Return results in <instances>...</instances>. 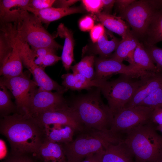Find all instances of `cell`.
Here are the masks:
<instances>
[{
    "label": "cell",
    "instance_id": "1",
    "mask_svg": "<svg viewBox=\"0 0 162 162\" xmlns=\"http://www.w3.org/2000/svg\"><path fill=\"white\" fill-rule=\"evenodd\" d=\"M0 132L8 140L13 155L35 156L46 139L44 127L27 114L15 113L1 117Z\"/></svg>",
    "mask_w": 162,
    "mask_h": 162
},
{
    "label": "cell",
    "instance_id": "2",
    "mask_svg": "<svg viewBox=\"0 0 162 162\" xmlns=\"http://www.w3.org/2000/svg\"><path fill=\"white\" fill-rule=\"evenodd\" d=\"M97 88L94 91L76 98L70 106L85 127L109 131L113 115L108 106L103 102L100 89Z\"/></svg>",
    "mask_w": 162,
    "mask_h": 162
},
{
    "label": "cell",
    "instance_id": "3",
    "mask_svg": "<svg viewBox=\"0 0 162 162\" xmlns=\"http://www.w3.org/2000/svg\"><path fill=\"white\" fill-rule=\"evenodd\" d=\"M152 122L127 131L123 140L139 162H160L162 159V136Z\"/></svg>",
    "mask_w": 162,
    "mask_h": 162
},
{
    "label": "cell",
    "instance_id": "4",
    "mask_svg": "<svg viewBox=\"0 0 162 162\" xmlns=\"http://www.w3.org/2000/svg\"><path fill=\"white\" fill-rule=\"evenodd\" d=\"M71 142L62 144L67 162H79L88 156L101 152L118 136L109 131H104L85 127Z\"/></svg>",
    "mask_w": 162,
    "mask_h": 162
},
{
    "label": "cell",
    "instance_id": "5",
    "mask_svg": "<svg viewBox=\"0 0 162 162\" xmlns=\"http://www.w3.org/2000/svg\"><path fill=\"white\" fill-rule=\"evenodd\" d=\"M152 75L138 79L125 74L110 81L101 80L98 88L107 100L113 115L124 108L136 90Z\"/></svg>",
    "mask_w": 162,
    "mask_h": 162
},
{
    "label": "cell",
    "instance_id": "6",
    "mask_svg": "<svg viewBox=\"0 0 162 162\" xmlns=\"http://www.w3.org/2000/svg\"><path fill=\"white\" fill-rule=\"evenodd\" d=\"M16 36L22 43H27L32 48L47 47L56 50L63 46L58 44L45 29L37 17L26 11L17 23H14Z\"/></svg>",
    "mask_w": 162,
    "mask_h": 162
},
{
    "label": "cell",
    "instance_id": "7",
    "mask_svg": "<svg viewBox=\"0 0 162 162\" xmlns=\"http://www.w3.org/2000/svg\"><path fill=\"white\" fill-rule=\"evenodd\" d=\"M153 108L139 106L124 108L113 115L109 130L112 135L121 136L139 125L151 122Z\"/></svg>",
    "mask_w": 162,
    "mask_h": 162
},
{
    "label": "cell",
    "instance_id": "8",
    "mask_svg": "<svg viewBox=\"0 0 162 162\" xmlns=\"http://www.w3.org/2000/svg\"><path fill=\"white\" fill-rule=\"evenodd\" d=\"M155 10L149 0H136L119 16L127 21L135 37L143 40Z\"/></svg>",
    "mask_w": 162,
    "mask_h": 162
},
{
    "label": "cell",
    "instance_id": "9",
    "mask_svg": "<svg viewBox=\"0 0 162 162\" xmlns=\"http://www.w3.org/2000/svg\"><path fill=\"white\" fill-rule=\"evenodd\" d=\"M0 84L6 87L14 97L17 113L26 114L29 97L32 92L38 86L37 84L25 72L11 78L1 76Z\"/></svg>",
    "mask_w": 162,
    "mask_h": 162
},
{
    "label": "cell",
    "instance_id": "10",
    "mask_svg": "<svg viewBox=\"0 0 162 162\" xmlns=\"http://www.w3.org/2000/svg\"><path fill=\"white\" fill-rule=\"evenodd\" d=\"M63 94L37 88L30 95L26 114L32 116L68 106Z\"/></svg>",
    "mask_w": 162,
    "mask_h": 162
},
{
    "label": "cell",
    "instance_id": "11",
    "mask_svg": "<svg viewBox=\"0 0 162 162\" xmlns=\"http://www.w3.org/2000/svg\"><path fill=\"white\" fill-rule=\"evenodd\" d=\"M95 68L94 79L107 80L116 74H125L139 78L149 74L150 72L140 69L135 64L125 65L122 63L110 58L99 57L95 58Z\"/></svg>",
    "mask_w": 162,
    "mask_h": 162
},
{
    "label": "cell",
    "instance_id": "12",
    "mask_svg": "<svg viewBox=\"0 0 162 162\" xmlns=\"http://www.w3.org/2000/svg\"><path fill=\"white\" fill-rule=\"evenodd\" d=\"M31 116L43 127L46 125L55 124L68 125L77 133L85 127L76 114L69 105Z\"/></svg>",
    "mask_w": 162,
    "mask_h": 162
},
{
    "label": "cell",
    "instance_id": "13",
    "mask_svg": "<svg viewBox=\"0 0 162 162\" xmlns=\"http://www.w3.org/2000/svg\"><path fill=\"white\" fill-rule=\"evenodd\" d=\"M134 156L122 136L108 143L100 154V162H133Z\"/></svg>",
    "mask_w": 162,
    "mask_h": 162
},
{
    "label": "cell",
    "instance_id": "14",
    "mask_svg": "<svg viewBox=\"0 0 162 162\" xmlns=\"http://www.w3.org/2000/svg\"><path fill=\"white\" fill-rule=\"evenodd\" d=\"M30 0H0V24L18 22L27 11Z\"/></svg>",
    "mask_w": 162,
    "mask_h": 162
},
{
    "label": "cell",
    "instance_id": "15",
    "mask_svg": "<svg viewBox=\"0 0 162 162\" xmlns=\"http://www.w3.org/2000/svg\"><path fill=\"white\" fill-rule=\"evenodd\" d=\"M155 11L143 39L144 45H155L162 41V0H152Z\"/></svg>",
    "mask_w": 162,
    "mask_h": 162
},
{
    "label": "cell",
    "instance_id": "16",
    "mask_svg": "<svg viewBox=\"0 0 162 162\" xmlns=\"http://www.w3.org/2000/svg\"><path fill=\"white\" fill-rule=\"evenodd\" d=\"M22 44L17 38L10 55L0 67V75L2 76L11 78L19 76L24 72L21 54Z\"/></svg>",
    "mask_w": 162,
    "mask_h": 162
},
{
    "label": "cell",
    "instance_id": "17",
    "mask_svg": "<svg viewBox=\"0 0 162 162\" xmlns=\"http://www.w3.org/2000/svg\"><path fill=\"white\" fill-rule=\"evenodd\" d=\"M0 67L10 55L17 38L14 23L0 24Z\"/></svg>",
    "mask_w": 162,
    "mask_h": 162
},
{
    "label": "cell",
    "instance_id": "18",
    "mask_svg": "<svg viewBox=\"0 0 162 162\" xmlns=\"http://www.w3.org/2000/svg\"><path fill=\"white\" fill-rule=\"evenodd\" d=\"M162 85V71L154 73L136 90L124 108L139 106L152 92Z\"/></svg>",
    "mask_w": 162,
    "mask_h": 162
},
{
    "label": "cell",
    "instance_id": "19",
    "mask_svg": "<svg viewBox=\"0 0 162 162\" xmlns=\"http://www.w3.org/2000/svg\"><path fill=\"white\" fill-rule=\"evenodd\" d=\"M27 11L36 16L42 23L46 26L51 22L72 14L82 13L84 10L80 7L66 8L53 7L41 10H34L28 7Z\"/></svg>",
    "mask_w": 162,
    "mask_h": 162
},
{
    "label": "cell",
    "instance_id": "20",
    "mask_svg": "<svg viewBox=\"0 0 162 162\" xmlns=\"http://www.w3.org/2000/svg\"><path fill=\"white\" fill-rule=\"evenodd\" d=\"M35 156L43 162H67L62 144L46 139Z\"/></svg>",
    "mask_w": 162,
    "mask_h": 162
},
{
    "label": "cell",
    "instance_id": "21",
    "mask_svg": "<svg viewBox=\"0 0 162 162\" xmlns=\"http://www.w3.org/2000/svg\"><path fill=\"white\" fill-rule=\"evenodd\" d=\"M57 35L64 38V45L61 56L65 69L68 71L70 69L74 61V45L73 33L62 23H60L57 28Z\"/></svg>",
    "mask_w": 162,
    "mask_h": 162
},
{
    "label": "cell",
    "instance_id": "22",
    "mask_svg": "<svg viewBox=\"0 0 162 162\" xmlns=\"http://www.w3.org/2000/svg\"><path fill=\"white\" fill-rule=\"evenodd\" d=\"M62 85L67 90H89L92 87L98 88L100 80H90L85 76L78 74L68 73L63 74Z\"/></svg>",
    "mask_w": 162,
    "mask_h": 162
},
{
    "label": "cell",
    "instance_id": "23",
    "mask_svg": "<svg viewBox=\"0 0 162 162\" xmlns=\"http://www.w3.org/2000/svg\"><path fill=\"white\" fill-rule=\"evenodd\" d=\"M46 139L60 144H66L72 141L75 130L68 125L52 124L44 127Z\"/></svg>",
    "mask_w": 162,
    "mask_h": 162
},
{
    "label": "cell",
    "instance_id": "24",
    "mask_svg": "<svg viewBox=\"0 0 162 162\" xmlns=\"http://www.w3.org/2000/svg\"><path fill=\"white\" fill-rule=\"evenodd\" d=\"M96 16L104 26L121 36L122 38H124L131 32L128 26L120 16L103 12L96 14Z\"/></svg>",
    "mask_w": 162,
    "mask_h": 162
},
{
    "label": "cell",
    "instance_id": "25",
    "mask_svg": "<svg viewBox=\"0 0 162 162\" xmlns=\"http://www.w3.org/2000/svg\"><path fill=\"white\" fill-rule=\"evenodd\" d=\"M139 42V40L131 32L124 38H122L115 52L108 58L122 63L131 52L135 50Z\"/></svg>",
    "mask_w": 162,
    "mask_h": 162
},
{
    "label": "cell",
    "instance_id": "26",
    "mask_svg": "<svg viewBox=\"0 0 162 162\" xmlns=\"http://www.w3.org/2000/svg\"><path fill=\"white\" fill-rule=\"evenodd\" d=\"M134 59L135 64L143 71L155 73L162 71L154 64L142 43L139 42L136 48Z\"/></svg>",
    "mask_w": 162,
    "mask_h": 162
},
{
    "label": "cell",
    "instance_id": "27",
    "mask_svg": "<svg viewBox=\"0 0 162 162\" xmlns=\"http://www.w3.org/2000/svg\"><path fill=\"white\" fill-rule=\"evenodd\" d=\"M108 33L105 32L104 34L99 39L95 47V52L100 57L107 58L111 55L112 52L115 50L121 40L113 36L109 40Z\"/></svg>",
    "mask_w": 162,
    "mask_h": 162
},
{
    "label": "cell",
    "instance_id": "28",
    "mask_svg": "<svg viewBox=\"0 0 162 162\" xmlns=\"http://www.w3.org/2000/svg\"><path fill=\"white\" fill-rule=\"evenodd\" d=\"M95 58L94 56H87L74 66L71 69L73 73L81 74L90 80L94 79L95 71L94 70Z\"/></svg>",
    "mask_w": 162,
    "mask_h": 162
},
{
    "label": "cell",
    "instance_id": "29",
    "mask_svg": "<svg viewBox=\"0 0 162 162\" xmlns=\"http://www.w3.org/2000/svg\"><path fill=\"white\" fill-rule=\"evenodd\" d=\"M0 115L1 118L17 113L16 106L12 101L8 89L0 84Z\"/></svg>",
    "mask_w": 162,
    "mask_h": 162
},
{
    "label": "cell",
    "instance_id": "30",
    "mask_svg": "<svg viewBox=\"0 0 162 162\" xmlns=\"http://www.w3.org/2000/svg\"><path fill=\"white\" fill-rule=\"evenodd\" d=\"M139 106L152 108L162 107V85L152 92Z\"/></svg>",
    "mask_w": 162,
    "mask_h": 162
},
{
    "label": "cell",
    "instance_id": "31",
    "mask_svg": "<svg viewBox=\"0 0 162 162\" xmlns=\"http://www.w3.org/2000/svg\"><path fill=\"white\" fill-rule=\"evenodd\" d=\"M144 45L153 62L156 64L158 68L162 69V48L155 45L149 46L144 44Z\"/></svg>",
    "mask_w": 162,
    "mask_h": 162
},
{
    "label": "cell",
    "instance_id": "32",
    "mask_svg": "<svg viewBox=\"0 0 162 162\" xmlns=\"http://www.w3.org/2000/svg\"><path fill=\"white\" fill-rule=\"evenodd\" d=\"M32 55L35 59V64L40 66L44 57L48 53H56V50L47 47L31 48Z\"/></svg>",
    "mask_w": 162,
    "mask_h": 162
},
{
    "label": "cell",
    "instance_id": "33",
    "mask_svg": "<svg viewBox=\"0 0 162 162\" xmlns=\"http://www.w3.org/2000/svg\"><path fill=\"white\" fill-rule=\"evenodd\" d=\"M55 0H30L28 8L35 10H41L52 7Z\"/></svg>",
    "mask_w": 162,
    "mask_h": 162
},
{
    "label": "cell",
    "instance_id": "34",
    "mask_svg": "<svg viewBox=\"0 0 162 162\" xmlns=\"http://www.w3.org/2000/svg\"><path fill=\"white\" fill-rule=\"evenodd\" d=\"M82 2L86 9L88 12L97 14L103 8L102 0H83Z\"/></svg>",
    "mask_w": 162,
    "mask_h": 162
},
{
    "label": "cell",
    "instance_id": "35",
    "mask_svg": "<svg viewBox=\"0 0 162 162\" xmlns=\"http://www.w3.org/2000/svg\"><path fill=\"white\" fill-rule=\"evenodd\" d=\"M60 60L61 56H57L56 53H50L44 57L40 67L44 70L46 67L52 65Z\"/></svg>",
    "mask_w": 162,
    "mask_h": 162
},
{
    "label": "cell",
    "instance_id": "36",
    "mask_svg": "<svg viewBox=\"0 0 162 162\" xmlns=\"http://www.w3.org/2000/svg\"><path fill=\"white\" fill-rule=\"evenodd\" d=\"M105 32L104 26L101 23L94 26L90 32V38L92 42L96 43Z\"/></svg>",
    "mask_w": 162,
    "mask_h": 162
},
{
    "label": "cell",
    "instance_id": "37",
    "mask_svg": "<svg viewBox=\"0 0 162 162\" xmlns=\"http://www.w3.org/2000/svg\"><path fill=\"white\" fill-rule=\"evenodd\" d=\"M79 25L80 29L84 32L91 30L94 26V21L89 16H86L79 21Z\"/></svg>",
    "mask_w": 162,
    "mask_h": 162
},
{
    "label": "cell",
    "instance_id": "38",
    "mask_svg": "<svg viewBox=\"0 0 162 162\" xmlns=\"http://www.w3.org/2000/svg\"><path fill=\"white\" fill-rule=\"evenodd\" d=\"M134 0H117L115 4L116 11L119 15L122 13L132 3Z\"/></svg>",
    "mask_w": 162,
    "mask_h": 162
},
{
    "label": "cell",
    "instance_id": "39",
    "mask_svg": "<svg viewBox=\"0 0 162 162\" xmlns=\"http://www.w3.org/2000/svg\"><path fill=\"white\" fill-rule=\"evenodd\" d=\"M2 162H34L28 155H10L3 160Z\"/></svg>",
    "mask_w": 162,
    "mask_h": 162
},
{
    "label": "cell",
    "instance_id": "40",
    "mask_svg": "<svg viewBox=\"0 0 162 162\" xmlns=\"http://www.w3.org/2000/svg\"><path fill=\"white\" fill-rule=\"evenodd\" d=\"M151 121L157 125L162 124V107L154 108L151 116Z\"/></svg>",
    "mask_w": 162,
    "mask_h": 162
},
{
    "label": "cell",
    "instance_id": "41",
    "mask_svg": "<svg viewBox=\"0 0 162 162\" xmlns=\"http://www.w3.org/2000/svg\"><path fill=\"white\" fill-rule=\"evenodd\" d=\"M78 1L76 0H55L52 7L57 8H68Z\"/></svg>",
    "mask_w": 162,
    "mask_h": 162
},
{
    "label": "cell",
    "instance_id": "42",
    "mask_svg": "<svg viewBox=\"0 0 162 162\" xmlns=\"http://www.w3.org/2000/svg\"><path fill=\"white\" fill-rule=\"evenodd\" d=\"M103 3V8L104 11L106 13L110 14L113 7L115 5L116 0H102Z\"/></svg>",
    "mask_w": 162,
    "mask_h": 162
},
{
    "label": "cell",
    "instance_id": "43",
    "mask_svg": "<svg viewBox=\"0 0 162 162\" xmlns=\"http://www.w3.org/2000/svg\"><path fill=\"white\" fill-rule=\"evenodd\" d=\"M101 152L90 155L79 162H100L99 156Z\"/></svg>",
    "mask_w": 162,
    "mask_h": 162
},
{
    "label": "cell",
    "instance_id": "44",
    "mask_svg": "<svg viewBox=\"0 0 162 162\" xmlns=\"http://www.w3.org/2000/svg\"><path fill=\"white\" fill-rule=\"evenodd\" d=\"M155 128L156 130L159 131L162 133V124L157 125Z\"/></svg>",
    "mask_w": 162,
    "mask_h": 162
},
{
    "label": "cell",
    "instance_id": "45",
    "mask_svg": "<svg viewBox=\"0 0 162 162\" xmlns=\"http://www.w3.org/2000/svg\"><path fill=\"white\" fill-rule=\"evenodd\" d=\"M160 162H162V160H161L160 161Z\"/></svg>",
    "mask_w": 162,
    "mask_h": 162
}]
</instances>
